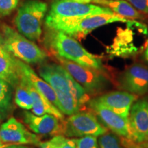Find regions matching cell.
Returning <instances> with one entry per match:
<instances>
[{"label": "cell", "mask_w": 148, "mask_h": 148, "mask_svg": "<svg viewBox=\"0 0 148 148\" xmlns=\"http://www.w3.org/2000/svg\"><path fill=\"white\" fill-rule=\"evenodd\" d=\"M8 145H8V144L3 143L1 141V140H0V148H5V147H7Z\"/></svg>", "instance_id": "29"}, {"label": "cell", "mask_w": 148, "mask_h": 148, "mask_svg": "<svg viewBox=\"0 0 148 148\" xmlns=\"http://www.w3.org/2000/svg\"><path fill=\"white\" fill-rule=\"evenodd\" d=\"M58 148H76V139L64 137L62 135H56Z\"/></svg>", "instance_id": "24"}, {"label": "cell", "mask_w": 148, "mask_h": 148, "mask_svg": "<svg viewBox=\"0 0 148 148\" xmlns=\"http://www.w3.org/2000/svg\"><path fill=\"white\" fill-rule=\"evenodd\" d=\"M1 32V42L14 58L27 64L41 63L46 60L47 55L41 48L12 27L3 25Z\"/></svg>", "instance_id": "3"}, {"label": "cell", "mask_w": 148, "mask_h": 148, "mask_svg": "<svg viewBox=\"0 0 148 148\" xmlns=\"http://www.w3.org/2000/svg\"><path fill=\"white\" fill-rule=\"evenodd\" d=\"M141 148H148V139L145 142L143 143V146Z\"/></svg>", "instance_id": "30"}, {"label": "cell", "mask_w": 148, "mask_h": 148, "mask_svg": "<svg viewBox=\"0 0 148 148\" xmlns=\"http://www.w3.org/2000/svg\"><path fill=\"white\" fill-rule=\"evenodd\" d=\"M23 119L29 128L36 134L51 136L62 134V123L53 114L36 115L33 112L25 111L23 113Z\"/></svg>", "instance_id": "13"}, {"label": "cell", "mask_w": 148, "mask_h": 148, "mask_svg": "<svg viewBox=\"0 0 148 148\" xmlns=\"http://www.w3.org/2000/svg\"><path fill=\"white\" fill-rule=\"evenodd\" d=\"M127 18L114 14H96L70 19H49L45 18L47 28L60 31L73 38H84L95 29L116 22H127Z\"/></svg>", "instance_id": "2"}, {"label": "cell", "mask_w": 148, "mask_h": 148, "mask_svg": "<svg viewBox=\"0 0 148 148\" xmlns=\"http://www.w3.org/2000/svg\"><path fill=\"white\" fill-rule=\"evenodd\" d=\"M54 56L60 65L84 88L88 95L99 93L108 86V79L101 71L80 65L62 57Z\"/></svg>", "instance_id": "6"}, {"label": "cell", "mask_w": 148, "mask_h": 148, "mask_svg": "<svg viewBox=\"0 0 148 148\" xmlns=\"http://www.w3.org/2000/svg\"><path fill=\"white\" fill-rule=\"evenodd\" d=\"M0 78L16 87L20 81L16 58L7 51L0 40Z\"/></svg>", "instance_id": "16"}, {"label": "cell", "mask_w": 148, "mask_h": 148, "mask_svg": "<svg viewBox=\"0 0 148 148\" xmlns=\"http://www.w3.org/2000/svg\"><path fill=\"white\" fill-rule=\"evenodd\" d=\"M108 132L96 116L90 112L82 111L70 115L62 121V134L67 137L94 136L97 137Z\"/></svg>", "instance_id": "8"}, {"label": "cell", "mask_w": 148, "mask_h": 148, "mask_svg": "<svg viewBox=\"0 0 148 148\" xmlns=\"http://www.w3.org/2000/svg\"><path fill=\"white\" fill-rule=\"evenodd\" d=\"M14 94V102L19 108L24 110H32L33 106L32 97L30 95L27 84L23 79L20 78L18 84L16 86Z\"/></svg>", "instance_id": "20"}, {"label": "cell", "mask_w": 148, "mask_h": 148, "mask_svg": "<svg viewBox=\"0 0 148 148\" xmlns=\"http://www.w3.org/2000/svg\"><path fill=\"white\" fill-rule=\"evenodd\" d=\"M16 67L21 78L29 83L35 89L45 95L56 107L58 108V101L56 93L53 88L42 77L38 76L28 64L16 58Z\"/></svg>", "instance_id": "15"}, {"label": "cell", "mask_w": 148, "mask_h": 148, "mask_svg": "<svg viewBox=\"0 0 148 148\" xmlns=\"http://www.w3.org/2000/svg\"><path fill=\"white\" fill-rule=\"evenodd\" d=\"M47 11V4L39 0L25 1L14 18L18 32L29 40H38L42 35V25Z\"/></svg>", "instance_id": "5"}, {"label": "cell", "mask_w": 148, "mask_h": 148, "mask_svg": "<svg viewBox=\"0 0 148 148\" xmlns=\"http://www.w3.org/2000/svg\"><path fill=\"white\" fill-rule=\"evenodd\" d=\"M99 102L116 114L128 119L130 111L137 96L127 91H112L96 97Z\"/></svg>", "instance_id": "14"}, {"label": "cell", "mask_w": 148, "mask_h": 148, "mask_svg": "<svg viewBox=\"0 0 148 148\" xmlns=\"http://www.w3.org/2000/svg\"><path fill=\"white\" fill-rule=\"evenodd\" d=\"M120 87L125 91L142 95L148 92V68L140 64L130 66L119 77Z\"/></svg>", "instance_id": "12"}, {"label": "cell", "mask_w": 148, "mask_h": 148, "mask_svg": "<svg viewBox=\"0 0 148 148\" xmlns=\"http://www.w3.org/2000/svg\"><path fill=\"white\" fill-rule=\"evenodd\" d=\"M19 0H0V15L7 16L17 7Z\"/></svg>", "instance_id": "23"}, {"label": "cell", "mask_w": 148, "mask_h": 148, "mask_svg": "<svg viewBox=\"0 0 148 148\" xmlns=\"http://www.w3.org/2000/svg\"><path fill=\"white\" fill-rule=\"evenodd\" d=\"M5 148H35L30 146H27L25 145H10Z\"/></svg>", "instance_id": "27"}, {"label": "cell", "mask_w": 148, "mask_h": 148, "mask_svg": "<svg viewBox=\"0 0 148 148\" xmlns=\"http://www.w3.org/2000/svg\"><path fill=\"white\" fill-rule=\"evenodd\" d=\"M40 148H58L56 136H54L51 139L42 142L39 145Z\"/></svg>", "instance_id": "26"}, {"label": "cell", "mask_w": 148, "mask_h": 148, "mask_svg": "<svg viewBox=\"0 0 148 148\" xmlns=\"http://www.w3.org/2000/svg\"><path fill=\"white\" fill-rule=\"evenodd\" d=\"M99 148H125L116 134L106 132L99 138Z\"/></svg>", "instance_id": "21"}, {"label": "cell", "mask_w": 148, "mask_h": 148, "mask_svg": "<svg viewBox=\"0 0 148 148\" xmlns=\"http://www.w3.org/2000/svg\"><path fill=\"white\" fill-rule=\"evenodd\" d=\"M88 106L95 112L101 123L116 135L134 142L129 119L123 118L107 108L96 98L88 101Z\"/></svg>", "instance_id": "9"}, {"label": "cell", "mask_w": 148, "mask_h": 148, "mask_svg": "<svg viewBox=\"0 0 148 148\" xmlns=\"http://www.w3.org/2000/svg\"><path fill=\"white\" fill-rule=\"evenodd\" d=\"M58 101V109L63 114L70 116L80 111L82 106L71 94L55 91Z\"/></svg>", "instance_id": "19"}, {"label": "cell", "mask_w": 148, "mask_h": 148, "mask_svg": "<svg viewBox=\"0 0 148 148\" xmlns=\"http://www.w3.org/2000/svg\"><path fill=\"white\" fill-rule=\"evenodd\" d=\"M76 148H99V146L96 136H85L76 139Z\"/></svg>", "instance_id": "22"}, {"label": "cell", "mask_w": 148, "mask_h": 148, "mask_svg": "<svg viewBox=\"0 0 148 148\" xmlns=\"http://www.w3.org/2000/svg\"><path fill=\"white\" fill-rule=\"evenodd\" d=\"M144 56H145V58L146 59V60L148 61V46L146 48L145 53H144Z\"/></svg>", "instance_id": "28"}, {"label": "cell", "mask_w": 148, "mask_h": 148, "mask_svg": "<svg viewBox=\"0 0 148 148\" xmlns=\"http://www.w3.org/2000/svg\"><path fill=\"white\" fill-rule=\"evenodd\" d=\"M12 86L0 78V121L10 115L13 110Z\"/></svg>", "instance_id": "18"}, {"label": "cell", "mask_w": 148, "mask_h": 148, "mask_svg": "<svg viewBox=\"0 0 148 148\" xmlns=\"http://www.w3.org/2000/svg\"><path fill=\"white\" fill-rule=\"evenodd\" d=\"M127 1L137 10L148 14V0H127Z\"/></svg>", "instance_id": "25"}, {"label": "cell", "mask_w": 148, "mask_h": 148, "mask_svg": "<svg viewBox=\"0 0 148 148\" xmlns=\"http://www.w3.org/2000/svg\"><path fill=\"white\" fill-rule=\"evenodd\" d=\"M128 119L134 143L145 142L148 139V97L133 103Z\"/></svg>", "instance_id": "11"}, {"label": "cell", "mask_w": 148, "mask_h": 148, "mask_svg": "<svg viewBox=\"0 0 148 148\" xmlns=\"http://www.w3.org/2000/svg\"><path fill=\"white\" fill-rule=\"evenodd\" d=\"M116 14L110 8L74 0H53L46 18L70 19L96 14Z\"/></svg>", "instance_id": "7"}, {"label": "cell", "mask_w": 148, "mask_h": 148, "mask_svg": "<svg viewBox=\"0 0 148 148\" xmlns=\"http://www.w3.org/2000/svg\"><path fill=\"white\" fill-rule=\"evenodd\" d=\"M47 29L45 37V45L53 56L62 57L80 65L104 71L100 59L86 50L73 37L60 31Z\"/></svg>", "instance_id": "1"}, {"label": "cell", "mask_w": 148, "mask_h": 148, "mask_svg": "<svg viewBox=\"0 0 148 148\" xmlns=\"http://www.w3.org/2000/svg\"><path fill=\"white\" fill-rule=\"evenodd\" d=\"M38 74L55 91L71 94L82 107L89 101V95L84 88L60 64H42L38 69Z\"/></svg>", "instance_id": "4"}, {"label": "cell", "mask_w": 148, "mask_h": 148, "mask_svg": "<svg viewBox=\"0 0 148 148\" xmlns=\"http://www.w3.org/2000/svg\"><path fill=\"white\" fill-rule=\"evenodd\" d=\"M23 80L26 83L27 88L32 97L33 106L32 112L33 113L36 115H42L45 114H53L61 121H62L64 119V114L60 112V110L57 107H56L50 101L48 100L45 95L35 89L29 83L25 81V79Z\"/></svg>", "instance_id": "17"}, {"label": "cell", "mask_w": 148, "mask_h": 148, "mask_svg": "<svg viewBox=\"0 0 148 148\" xmlns=\"http://www.w3.org/2000/svg\"><path fill=\"white\" fill-rule=\"evenodd\" d=\"M0 140L8 145H32L42 143L39 136L29 131L15 118L10 117L0 126Z\"/></svg>", "instance_id": "10"}]
</instances>
